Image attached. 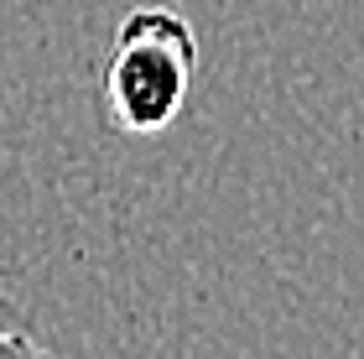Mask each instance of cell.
Listing matches in <instances>:
<instances>
[{
    "mask_svg": "<svg viewBox=\"0 0 364 359\" xmlns=\"http://www.w3.org/2000/svg\"><path fill=\"white\" fill-rule=\"evenodd\" d=\"M198 78V31L172 6H136L114 26L105 63V105L114 130L161 136L188 109Z\"/></svg>",
    "mask_w": 364,
    "mask_h": 359,
    "instance_id": "cell-1",
    "label": "cell"
},
{
    "mask_svg": "<svg viewBox=\"0 0 364 359\" xmlns=\"http://www.w3.org/2000/svg\"><path fill=\"white\" fill-rule=\"evenodd\" d=\"M0 354H42V344H37V338H26V333L0 328Z\"/></svg>",
    "mask_w": 364,
    "mask_h": 359,
    "instance_id": "cell-2",
    "label": "cell"
}]
</instances>
